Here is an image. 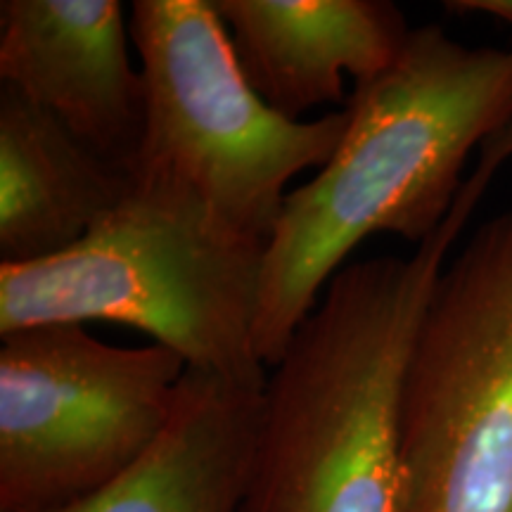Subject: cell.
I'll return each mask as SVG.
<instances>
[{"label": "cell", "instance_id": "8992f818", "mask_svg": "<svg viewBox=\"0 0 512 512\" xmlns=\"http://www.w3.org/2000/svg\"><path fill=\"white\" fill-rule=\"evenodd\" d=\"M176 351L112 347L79 323L34 325L0 347V512H55L136 465L169 425Z\"/></svg>", "mask_w": 512, "mask_h": 512}, {"label": "cell", "instance_id": "9c48e42d", "mask_svg": "<svg viewBox=\"0 0 512 512\" xmlns=\"http://www.w3.org/2000/svg\"><path fill=\"white\" fill-rule=\"evenodd\" d=\"M268 377L185 368L169 425L124 475L55 512H240Z\"/></svg>", "mask_w": 512, "mask_h": 512}, {"label": "cell", "instance_id": "ba28073f", "mask_svg": "<svg viewBox=\"0 0 512 512\" xmlns=\"http://www.w3.org/2000/svg\"><path fill=\"white\" fill-rule=\"evenodd\" d=\"M211 3L254 91L294 121L325 102H342V72L356 83L389 72L411 36L389 0Z\"/></svg>", "mask_w": 512, "mask_h": 512}, {"label": "cell", "instance_id": "277c9868", "mask_svg": "<svg viewBox=\"0 0 512 512\" xmlns=\"http://www.w3.org/2000/svg\"><path fill=\"white\" fill-rule=\"evenodd\" d=\"M131 41L145 83V133L133 176L192 192L223 230L268 247L287 183L323 169L347 110L294 121L254 91L211 0H136Z\"/></svg>", "mask_w": 512, "mask_h": 512}, {"label": "cell", "instance_id": "7a4b0ae2", "mask_svg": "<svg viewBox=\"0 0 512 512\" xmlns=\"http://www.w3.org/2000/svg\"><path fill=\"white\" fill-rule=\"evenodd\" d=\"M337 152L290 192L264 254L254 349L278 366L320 290L375 233L422 245L463 190L472 147L512 124V50L411 29L389 72L356 83Z\"/></svg>", "mask_w": 512, "mask_h": 512}, {"label": "cell", "instance_id": "3957f363", "mask_svg": "<svg viewBox=\"0 0 512 512\" xmlns=\"http://www.w3.org/2000/svg\"><path fill=\"white\" fill-rule=\"evenodd\" d=\"M131 190L67 252L0 264V337L50 323L145 332L188 368L261 370L254 349L266 247L223 230L181 185L131 174Z\"/></svg>", "mask_w": 512, "mask_h": 512}, {"label": "cell", "instance_id": "52a82bcc", "mask_svg": "<svg viewBox=\"0 0 512 512\" xmlns=\"http://www.w3.org/2000/svg\"><path fill=\"white\" fill-rule=\"evenodd\" d=\"M117 0H3L0 79L76 138L131 171L145 133V83Z\"/></svg>", "mask_w": 512, "mask_h": 512}, {"label": "cell", "instance_id": "30bf717a", "mask_svg": "<svg viewBox=\"0 0 512 512\" xmlns=\"http://www.w3.org/2000/svg\"><path fill=\"white\" fill-rule=\"evenodd\" d=\"M131 183V171L19 88L0 86V264H34L72 249Z\"/></svg>", "mask_w": 512, "mask_h": 512}, {"label": "cell", "instance_id": "8fae6325", "mask_svg": "<svg viewBox=\"0 0 512 512\" xmlns=\"http://www.w3.org/2000/svg\"><path fill=\"white\" fill-rule=\"evenodd\" d=\"M448 12H484V15L498 17L512 27V0H453L446 3Z\"/></svg>", "mask_w": 512, "mask_h": 512}, {"label": "cell", "instance_id": "5b68a950", "mask_svg": "<svg viewBox=\"0 0 512 512\" xmlns=\"http://www.w3.org/2000/svg\"><path fill=\"white\" fill-rule=\"evenodd\" d=\"M411 512H512V209L444 266L401 387Z\"/></svg>", "mask_w": 512, "mask_h": 512}, {"label": "cell", "instance_id": "6da1fadb", "mask_svg": "<svg viewBox=\"0 0 512 512\" xmlns=\"http://www.w3.org/2000/svg\"><path fill=\"white\" fill-rule=\"evenodd\" d=\"M512 159V124L482 145L446 221L413 256L347 264L294 332L264 392L240 512H411L401 387L448 252Z\"/></svg>", "mask_w": 512, "mask_h": 512}]
</instances>
